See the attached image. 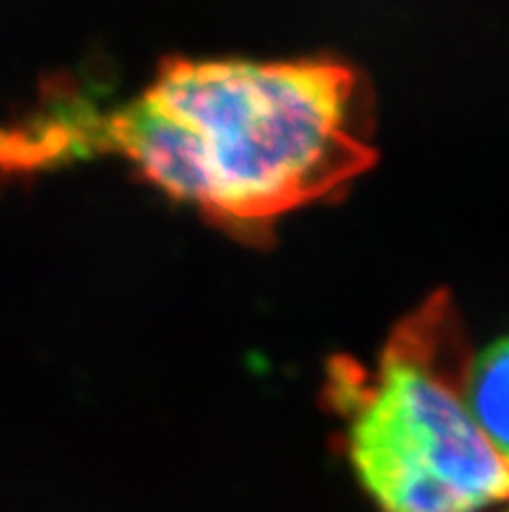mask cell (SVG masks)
Instances as JSON below:
<instances>
[{
  "mask_svg": "<svg viewBox=\"0 0 509 512\" xmlns=\"http://www.w3.org/2000/svg\"><path fill=\"white\" fill-rule=\"evenodd\" d=\"M94 151L226 227L325 201L377 162L359 78L333 60H172L99 115Z\"/></svg>",
  "mask_w": 509,
  "mask_h": 512,
  "instance_id": "1",
  "label": "cell"
},
{
  "mask_svg": "<svg viewBox=\"0 0 509 512\" xmlns=\"http://www.w3.org/2000/svg\"><path fill=\"white\" fill-rule=\"evenodd\" d=\"M507 341L499 338L473 357L465 377L463 401L478 429L489 437L499 453L507 455Z\"/></svg>",
  "mask_w": 509,
  "mask_h": 512,
  "instance_id": "3",
  "label": "cell"
},
{
  "mask_svg": "<svg viewBox=\"0 0 509 512\" xmlns=\"http://www.w3.org/2000/svg\"><path fill=\"white\" fill-rule=\"evenodd\" d=\"M471 362L450 294L437 292L395 328L374 372L330 364L348 461L387 512H484L507 497V455L465 409Z\"/></svg>",
  "mask_w": 509,
  "mask_h": 512,
  "instance_id": "2",
  "label": "cell"
}]
</instances>
